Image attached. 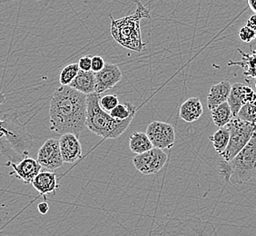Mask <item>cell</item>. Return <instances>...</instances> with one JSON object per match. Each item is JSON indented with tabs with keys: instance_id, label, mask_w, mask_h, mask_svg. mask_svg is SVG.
Masks as SVG:
<instances>
[{
	"instance_id": "8fae6325",
	"label": "cell",
	"mask_w": 256,
	"mask_h": 236,
	"mask_svg": "<svg viewBox=\"0 0 256 236\" xmlns=\"http://www.w3.org/2000/svg\"><path fill=\"white\" fill-rule=\"evenodd\" d=\"M96 88L94 92L102 94L114 88L122 79V72L118 66L106 63L101 71L94 73Z\"/></svg>"
},
{
	"instance_id": "f1b7e54d",
	"label": "cell",
	"mask_w": 256,
	"mask_h": 236,
	"mask_svg": "<svg viewBox=\"0 0 256 236\" xmlns=\"http://www.w3.org/2000/svg\"><path fill=\"white\" fill-rule=\"evenodd\" d=\"M92 56H84L79 59L78 66L82 71H91Z\"/></svg>"
},
{
	"instance_id": "ac0fdd59",
	"label": "cell",
	"mask_w": 256,
	"mask_h": 236,
	"mask_svg": "<svg viewBox=\"0 0 256 236\" xmlns=\"http://www.w3.org/2000/svg\"><path fill=\"white\" fill-rule=\"evenodd\" d=\"M69 86L86 96L94 93L96 76L94 72L79 70L78 74L72 81V83L69 84Z\"/></svg>"
},
{
	"instance_id": "1f68e13d",
	"label": "cell",
	"mask_w": 256,
	"mask_h": 236,
	"mask_svg": "<svg viewBox=\"0 0 256 236\" xmlns=\"http://www.w3.org/2000/svg\"><path fill=\"white\" fill-rule=\"evenodd\" d=\"M247 3L252 11L256 14V0H247Z\"/></svg>"
},
{
	"instance_id": "4316f807",
	"label": "cell",
	"mask_w": 256,
	"mask_h": 236,
	"mask_svg": "<svg viewBox=\"0 0 256 236\" xmlns=\"http://www.w3.org/2000/svg\"><path fill=\"white\" fill-rule=\"evenodd\" d=\"M238 36H239L240 40L242 41L244 43L249 44V43H251L252 41L256 40V32L252 30V28H250L249 26H244L242 28L241 30H239Z\"/></svg>"
},
{
	"instance_id": "30bf717a",
	"label": "cell",
	"mask_w": 256,
	"mask_h": 236,
	"mask_svg": "<svg viewBox=\"0 0 256 236\" xmlns=\"http://www.w3.org/2000/svg\"><path fill=\"white\" fill-rule=\"evenodd\" d=\"M36 161L42 168L50 171H54L61 168L64 161L60 151V140L54 138L48 139L38 150Z\"/></svg>"
},
{
	"instance_id": "9a60e30c",
	"label": "cell",
	"mask_w": 256,
	"mask_h": 236,
	"mask_svg": "<svg viewBox=\"0 0 256 236\" xmlns=\"http://www.w3.org/2000/svg\"><path fill=\"white\" fill-rule=\"evenodd\" d=\"M32 186L44 198L46 194H56V190L60 188L56 174L50 171L40 172L34 177Z\"/></svg>"
},
{
	"instance_id": "4dcf8cb0",
	"label": "cell",
	"mask_w": 256,
	"mask_h": 236,
	"mask_svg": "<svg viewBox=\"0 0 256 236\" xmlns=\"http://www.w3.org/2000/svg\"><path fill=\"white\" fill-rule=\"evenodd\" d=\"M246 26H249L250 28L256 31V15H252L249 18V20H247Z\"/></svg>"
},
{
	"instance_id": "7a4b0ae2",
	"label": "cell",
	"mask_w": 256,
	"mask_h": 236,
	"mask_svg": "<svg viewBox=\"0 0 256 236\" xmlns=\"http://www.w3.org/2000/svg\"><path fill=\"white\" fill-rule=\"evenodd\" d=\"M5 102V96L0 93V104ZM0 146L8 158L14 156L22 158L28 156L33 146V138L20 121L18 114H8L3 120H0Z\"/></svg>"
},
{
	"instance_id": "8992f818",
	"label": "cell",
	"mask_w": 256,
	"mask_h": 236,
	"mask_svg": "<svg viewBox=\"0 0 256 236\" xmlns=\"http://www.w3.org/2000/svg\"><path fill=\"white\" fill-rule=\"evenodd\" d=\"M232 184H244L256 174V132L246 146L228 162Z\"/></svg>"
},
{
	"instance_id": "d4e9b609",
	"label": "cell",
	"mask_w": 256,
	"mask_h": 236,
	"mask_svg": "<svg viewBox=\"0 0 256 236\" xmlns=\"http://www.w3.org/2000/svg\"><path fill=\"white\" fill-rule=\"evenodd\" d=\"M78 64H70L66 66L61 71L60 76V82L61 86H69L76 78L79 72Z\"/></svg>"
},
{
	"instance_id": "d6a6232c",
	"label": "cell",
	"mask_w": 256,
	"mask_h": 236,
	"mask_svg": "<svg viewBox=\"0 0 256 236\" xmlns=\"http://www.w3.org/2000/svg\"></svg>"
},
{
	"instance_id": "cb8c5ba5",
	"label": "cell",
	"mask_w": 256,
	"mask_h": 236,
	"mask_svg": "<svg viewBox=\"0 0 256 236\" xmlns=\"http://www.w3.org/2000/svg\"><path fill=\"white\" fill-rule=\"evenodd\" d=\"M236 118L250 123L256 124V100L242 106Z\"/></svg>"
},
{
	"instance_id": "4fadbf2b",
	"label": "cell",
	"mask_w": 256,
	"mask_h": 236,
	"mask_svg": "<svg viewBox=\"0 0 256 236\" xmlns=\"http://www.w3.org/2000/svg\"><path fill=\"white\" fill-rule=\"evenodd\" d=\"M256 100V94L249 86L236 83L232 86L227 103L230 106L234 118H236L242 106Z\"/></svg>"
},
{
	"instance_id": "5bb4252c",
	"label": "cell",
	"mask_w": 256,
	"mask_h": 236,
	"mask_svg": "<svg viewBox=\"0 0 256 236\" xmlns=\"http://www.w3.org/2000/svg\"><path fill=\"white\" fill-rule=\"evenodd\" d=\"M60 146L64 162L72 164L82 158V146L78 136L74 134H62L60 139Z\"/></svg>"
},
{
	"instance_id": "2e32d148",
	"label": "cell",
	"mask_w": 256,
	"mask_h": 236,
	"mask_svg": "<svg viewBox=\"0 0 256 236\" xmlns=\"http://www.w3.org/2000/svg\"><path fill=\"white\" fill-rule=\"evenodd\" d=\"M232 84L228 80H222L220 83L212 86L207 96V106L211 109L216 108L224 102H226L231 92Z\"/></svg>"
},
{
	"instance_id": "277c9868",
	"label": "cell",
	"mask_w": 256,
	"mask_h": 236,
	"mask_svg": "<svg viewBox=\"0 0 256 236\" xmlns=\"http://www.w3.org/2000/svg\"><path fill=\"white\" fill-rule=\"evenodd\" d=\"M136 10L133 15L128 16L119 20H111V34L114 40L124 48L136 52L143 50L146 44L142 40L140 22L143 18H150L149 10L138 0L134 1Z\"/></svg>"
},
{
	"instance_id": "9c48e42d",
	"label": "cell",
	"mask_w": 256,
	"mask_h": 236,
	"mask_svg": "<svg viewBox=\"0 0 256 236\" xmlns=\"http://www.w3.org/2000/svg\"><path fill=\"white\" fill-rule=\"evenodd\" d=\"M154 148L159 149H170L176 141V131L172 124L154 121L148 124L146 132Z\"/></svg>"
},
{
	"instance_id": "7402d4cb",
	"label": "cell",
	"mask_w": 256,
	"mask_h": 236,
	"mask_svg": "<svg viewBox=\"0 0 256 236\" xmlns=\"http://www.w3.org/2000/svg\"><path fill=\"white\" fill-rule=\"evenodd\" d=\"M209 139L212 142V146L214 148L216 152L218 154H221L228 146L230 139V132L226 126L224 128H219L216 133L209 138Z\"/></svg>"
},
{
	"instance_id": "52a82bcc",
	"label": "cell",
	"mask_w": 256,
	"mask_h": 236,
	"mask_svg": "<svg viewBox=\"0 0 256 236\" xmlns=\"http://www.w3.org/2000/svg\"><path fill=\"white\" fill-rule=\"evenodd\" d=\"M230 139L226 149L220 156L222 160L230 162L246 146L256 132V124L232 118L226 124Z\"/></svg>"
},
{
	"instance_id": "d6986e66",
	"label": "cell",
	"mask_w": 256,
	"mask_h": 236,
	"mask_svg": "<svg viewBox=\"0 0 256 236\" xmlns=\"http://www.w3.org/2000/svg\"><path fill=\"white\" fill-rule=\"evenodd\" d=\"M237 51L241 54V61H229L228 66H239L246 76L256 78V50H251L250 53H246L240 48Z\"/></svg>"
},
{
	"instance_id": "7c38bea8",
	"label": "cell",
	"mask_w": 256,
	"mask_h": 236,
	"mask_svg": "<svg viewBox=\"0 0 256 236\" xmlns=\"http://www.w3.org/2000/svg\"><path fill=\"white\" fill-rule=\"evenodd\" d=\"M6 166H10L13 169V171L10 172V176H14L20 180H22L26 184H32L34 177L36 176L42 170V166H40L38 162L28 156L23 158L18 164L10 161L6 164Z\"/></svg>"
},
{
	"instance_id": "f546056e",
	"label": "cell",
	"mask_w": 256,
	"mask_h": 236,
	"mask_svg": "<svg viewBox=\"0 0 256 236\" xmlns=\"http://www.w3.org/2000/svg\"><path fill=\"white\" fill-rule=\"evenodd\" d=\"M38 210L41 214H46L50 211V206L46 202H40L38 206Z\"/></svg>"
},
{
	"instance_id": "6da1fadb",
	"label": "cell",
	"mask_w": 256,
	"mask_h": 236,
	"mask_svg": "<svg viewBox=\"0 0 256 236\" xmlns=\"http://www.w3.org/2000/svg\"><path fill=\"white\" fill-rule=\"evenodd\" d=\"M86 94L69 86H61L54 91L50 101V129L60 136L74 134L80 136L86 128Z\"/></svg>"
},
{
	"instance_id": "ffe728a7",
	"label": "cell",
	"mask_w": 256,
	"mask_h": 236,
	"mask_svg": "<svg viewBox=\"0 0 256 236\" xmlns=\"http://www.w3.org/2000/svg\"><path fill=\"white\" fill-rule=\"evenodd\" d=\"M129 148L136 154H140L148 152L154 146L146 134L134 132L129 138Z\"/></svg>"
},
{
	"instance_id": "ba28073f",
	"label": "cell",
	"mask_w": 256,
	"mask_h": 236,
	"mask_svg": "<svg viewBox=\"0 0 256 236\" xmlns=\"http://www.w3.org/2000/svg\"><path fill=\"white\" fill-rule=\"evenodd\" d=\"M168 161V154L162 149L153 148L148 152L136 154L133 159L134 166L144 176L158 174Z\"/></svg>"
},
{
	"instance_id": "3957f363",
	"label": "cell",
	"mask_w": 256,
	"mask_h": 236,
	"mask_svg": "<svg viewBox=\"0 0 256 236\" xmlns=\"http://www.w3.org/2000/svg\"><path fill=\"white\" fill-rule=\"evenodd\" d=\"M88 114L86 128L104 139H116L123 134L133 121L134 116L124 120L114 119L100 106V94L94 93L86 96Z\"/></svg>"
},
{
	"instance_id": "83f0119b",
	"label": "cell",
	"mask_w": 256,
	"mask_h": 236,
	"mask_svg": "<svg viewBox=\"0 0 256 236\" xmlns=\"http://www.w3.org/2000/svg\"><path fill=\"white\" fill-rule=\"evenodd\" d=\"M106 62L102 56H92V64H91V71L94 73H98L104 68Z\"/></svg>"
},
{
	"instance_id": "e0dca14e",
	"label": "cell",
	"mask_w": 256,
	"mask_h": 236,
	"mask_svg": "<svg viewBox=\"0 0 256 236\" xmlns=\"http://www.w3.org/2000/svg\"><path fill=\"white\" fill-rule=\"evenodd\" d=\"M204 109L202 102L197 98H191L184 101L179 109V116L188 123L196 122L202 116Z\"/></svg>"
},
{
	"instance_id": "5b68a950",
	"label": "cell",
	"mask_w": 256,
	"mask_h": 236,
	"mask_svg": "<svg viewBox=\"0 0 256 236\" xmlns=\"http://www.w3.org/2000/svg\"><path fill=\"white\" fill-rule=\"evenodd\" d=\"M148 236H218V234L211 222L199 217H172L154 227Z\"/></svg>"
},
{
	"instance_id": "484cf974",
	"label": "cell",
	"mask_w": 256,
	"mask_h": 236,
	"mask_svg": "<svg viewBox=\"0 0 256 236\" xmlns=\"http://www.w3.org/2000/svg\"><path fill=\"white\" fill-rule=\"evenodd\" d=\"M100 106L106 112L110 113L111 110H113L116 106L119 104V99L116 94H106L103 98H100Z\"/></svg>"
},
{
	"instance_id": "44dd1931",
	"label": "cell",
	"mask_w": 256,
	"mask_h": 236,
	"mask_svg": "<svg viewBox=\"0 0 256 236\" xmlns=\"http://www.w3.org/2000/svg\"><path fill=\"white\" fill-rule=\"evenodd\" d=\"M210 111L212 121L217 128L226 126L231 121L232 118H234L230 106L227 103V101L217 106L216 108L211 109Z\"/></svg>"
},
{
	"instance_id": "603a6c76",
	"label": "cell",
	"mask_w": 256,
	"mask_h": 236,
	"mask_svg": "<svg viewBox=\"0 0 256 236\" xmlns=\"http://www.w3.org/2000/svg\"><path fill=\"white\" fill-rule=\"evenodd\" d=\"M136 108L131 103L119 104L110 111V116L114 119L124 120L131 116H136Z\"/></svg>"
}]
</instances>
